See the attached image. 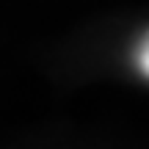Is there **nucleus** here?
<instances>
[{
  "mask_svg": "<svg viewBox=\"0 0 149 149\" xmlns=\"http://www.w3.org/2000/svg\"><path fill=\"white\" fill-rule=\"evenodd\" d=\"M135 64H138L141 74H146V77H149V33L141 39L138 50H135Z\"/></svg>",
  "mask_w": 149,
  "mask_h": 149,
  "instance_id": "nucleus-1",
  "label": "nucleus"
}]
</instances>
